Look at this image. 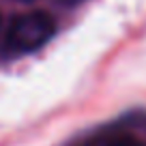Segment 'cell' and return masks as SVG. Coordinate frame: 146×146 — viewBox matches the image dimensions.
I'll return each mask as SVG.
<instances>
[{
	"label": "cell",
	"instance_id": "cell-1",
	"mask_svg": "<svg viewBox=\"0 0 146 146\" xmlns=\"http://www.w3.org/2000/svg\"><path fill=\"white\" fill-rule=\"evenodd\" d=\"M56 32V22L45 11H30L17 15L9 26V47L19 54H28L43 47Z\"/></svg>",
	"mask_w": 146,
	"mask_h": 146
},
{
	"label": "cell",
	"instance_id": "cell-2",
	"mask_svg": "<svg viewBox=\"0 0 146 146\" xmlns=\"http://www.w3.org/2000/svg\"><path fill=\"white\" fill-rule=\"evenodd\" d=\"M105 146H140V144H137V142H133V140L123 137V140H114V142H110V144H105Z\"/></svg>",
	"mask_w": 146,
	"mask_h": 146
},
{
	"label": "cell",
	"instance_id": "cell-3",
	"mask_svg": "<svg viewBox=\"0 0 146 146\" xmlns=\"http://www.w3.org/2000/svg\"><path fill=\"white\" fill-rule=\"evenodd\" d=\"M67 5H75V2H80V0H64Z\"/></svg>",
	"mask_w": 146,
	"mask_h": 146
},
{
	"label": "cell",
	"instance_id": "cell-4",
	"mask_svg": "<svg viewBox=\"0 0 146 146\" xmlns=\"http://www.w3.org/2000/svg\"><path fill=\"white\" fill-rule=\"evenodd\" d=\"M24 2H30V0H24Z\"/></svg>",
	"mask_w": 146,
	"mask_h": 146
}]
</instances>
